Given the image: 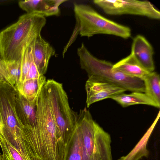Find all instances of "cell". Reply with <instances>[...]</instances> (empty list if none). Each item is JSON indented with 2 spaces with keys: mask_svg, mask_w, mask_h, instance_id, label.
<instances>
[{
  "mask_svg": "<svg viewBox=\"0 0 160 160\" xmlns=\"http://www.w3.org/2000/svg\"><path fill=\"white\" fill-rule=\"evenodd\" d=\"M36 126L30 135L31 143L39 156L48 160L64 157L67 147L56 126L44 86L37 99Z\"/></svg>",
  "mask_w": 160,
  "mask_h": 160,
  "instance_id": "obj_1",
  "label": "cell"
},
{
  "mask_svg": "<svg viewBox=\"0 0 160 160\" xmlns=\"http://www.w3.org/2000/svg\"><path fill=\"white\" fill-rule=\"evenodd\" d=\"M46 22L45 17L26 13L0 32V54L6 63L21 58L24 48L41 34Z\"/></svg>",
  "mask_w": 160,
  "mask_h": 160,
  "instance_id": "obj_2",
  "label": "cell"
},
{
  "mask_svg": "<svg viewBox=\"0 0 160 160\" xmlns=\"http://www.w3.org/2000/svg\"><path fill=\"white\" fill-rule=\"evenodd\" d=\"M81 68L87 72L88 78L102 79L127 91L144 92L142 80L129 77L113 69L111 62L92 55L82 43L77 49Z\"/></svg>",
  "mask_w": 160,
  "mask_h": 160,
  "instance_id": "obj_3",
  "label": "cell"
},
{
  "mask_svg": "<svg viewBox=\"0 0 160 160\" xmlns=\"http://www.w3.org/2000/svg\"><path fill=\"white\" fill-rule=\"evenodd\" d=\"M82 138L83 160H112L110 134L93 119L85 107L78 114Z\"/></svg>",
  "mask_w": 160,
  "mask_h": 160,
  "instance_id": "obj_4",
  "label": "cell"
},
{
  "mask_svg": "<svg viewBox=\"0 0 160 160\" xmlns=\"http://www.w3.org/2000/svg\"><path fill=\"white\" fill-rule=\"evenodd\" d=\"M44 87L56 124L68 148L77 125L78 114L70 107L62 83L48 79Z\"/></svg>",
  "mask_w": 160,
  "mask_h": 160,
  "instance_id": "obj_5",
  "label": "cell"
},
{
  "mask_svg": "<svg viewBox=\"0 0 160 160\" xmlns=\"http://www.w3.org/2000/svg\"><path fill=\"white\" fill-rule=\"evenodd\" d=\"M76 23L73 32L90 37L99 34L114 35L126 39L131 35L130 28L102 16L90 6L75 3Z\"/></svg>",
  "mask_w": 160,
  "mask_h": 160,
  "instance_id": "obj_6",
  "label": "cell"
},
{
  "mask_svg": "<svg viewBox=\"0 0 160 160\" xmlns=\"http://www.w3.org/2000/svg\"><path fill=\"white\" fill-rule=\"evenodd\" d=\"M17 92L15 87L0 82V121L2 128L1 133L25 159L26 155L21 138L23 125L16 110Z\"/></svg>",
  "mask_w": 160,
  "mask_h": 160,
  "instance_id": "obj_7",
  "label": "cell"
},
{
  "mask_svg": "<svg viewBox=\"0 0 160 160\" xmlns=\"http://www.w3.org/2000/svg\"><path fill=\"white\" fill-rule=\"evenodd\" d=\"M94 3L106 14H132L159 19L160 12L150 2L136 0H95Z\"/></svg>",
  "mask_w": 160,
  "mask_h": 160,
  "instance_id": "obj_8",
  "label": "cell"
},
{
  "mask_svg": "<svg viewBox=\"0 0 160 160\" xmlns=\"http://www.w3.org/2000/svg\"><path fill=\"white\" fill-rule=\"evenodd\" d=\"M87 108L99 101L110 98L127 90L102 79L88 78L85 84Z\"/></svg>",
  "mask_w": 160,
  "mask_h": 160,
  "instance_id": "obj_9",
  "label": "cell"
},
{
  "mask_svg": "<svg viewBox=\"0 0 160 160\" xmlns=\"http://www.w3.org/2000/svg\"><path fill=\"white\" fill-rule=\"evenodd\" d=\"M33 61L40 75L46 73L50 58L56 55L54 48L41 37H37L31 44Z\"/></svg>",
  "mask_w": 160,
  "mask_h": 160,
  "instance_id": "obj_10",
  "label": "cell"
},
{
  "mask_svg": "<svg viewBox=\"0 0 160 160\" xmlns=\"http://www.w3.org/2000/svg\"><path fill=\"white\" fill-rule=\"evenodd\" d=\"M66 0H21L18 2L20 7L27 13H35L44 17L58 16L59 7Z\"/></svg>",
  "mask_w": 160,
  "mask_h": 160,
  "instance_id": "obj_11",
  "label": "cell"
},
{
  "mask_svg": "<svg viewBox=\"0 0 160 160\" xmlns=\"http://www.w3.org/2000/svg\"><path fill=\"white\" fill-rule=\"evenodd\" d=\"M153 48L143 36L138 35L133 39L131 52L138 62L149 72L154 71Z\"/></svg>",
  "mask_w": 160,
  "mask_h": 160,
  "instance_id": "obj_12",
  "label": "cell"
},
{
  "mask_svg": "<svg viewBox=\"0 0 160 160\" xmlns=\"http://www.w3.org/2000/svg\"><path fill=\"white\" fill-rule=\"evenodd\" d=\"M37 99L29 101L17 90L15 98L16 110L18 117L23 126H36Z\"/></svg>",
  "mask_w": 160,
  "mask_h": 160,
  "instance_id": "obj_13",
  "label": "cell"
},
{
  "mask_svg": "<svg viewBox=\"0 0 160 160\" xmlns=\"http://www.w3.org/2000/svg\"><path fill=\"white\" fill-rule=\"evenodd\" d=\"M113 69L132 78L143 81L151 72L145 69L136 60L132 53L113 64Z\"/></svg>",
  "mask_w": 160,
  "mask_h": 160,
  "instance_id": "obj_14",
  "label": "cell"
},
{
  "mask_svg": "<svg viewBox=\"0 0 160 160\" xmlns=\"http://www.w3.org/2000/svg\"><path fill=\"white\" fill-rule=\"evenodd\" d=\"M111 98L124 108L141 104L151 106L158 108L160 107V106L144 92H133L129 94L122 93L115 95Z\"/></svg>",
  "mask_w": 160,
  "mask_h": 160,
  "instance_id": "obj_15",
  "label": "cell"
},
{
  "mask_svg": "<svg viewBox=\"0 0 160 160\" xmlns=\"http://www.w3.org/2000/svg\"><path fill=\"white\" fill-rule=\"evenodd\" d=\"M46 80L44 75L39 78L28 79L19 82L16 87L19 93L29 101L36 100Z\"/></svg>",
  "mask_w": 160,
  "mask_h": 160,
  "instance_id": "obj_16",
  "label": "cell"
},
{
  "mask_svg": "<svg viewBox=\"0 0 160 160\" xmlns=\"http://www.w3.org/2000/svg\"><path fill=\"white\" fill-rule=\"evenodd\" d=\"M160 116V112L153 123L133 149L126 155L117 160H139L142 158H148L149 152L147 148L148 139Z\"/></svg>",
  "mask_w": 160,
  "mask_h": 160,
  "instance_id": "obj_17",
  "label": "cell"
},
{
  "mask_svg": "<svg viewBox=\"0 0 160 160\" xmlns=\"http://www.w3.org/2000/svg\"><path fill=\"white\" fill-rule=\"evenodd\" d=\"M82 134L77 125L68 146L66 160H83Z\"/></svg>",
  "mask_w": 160,
  "mask_h": 160,
  "instance_id": "obj_18",
  "label": "cell"
},
{
  "mask_svg": "<svg viewBox=\"0 0 160 160\" xmlns=\"http://www.w3.org/2000/svg\"><path fill=\"white\" fill-rule=\"evenodd\" d=\"M144 93L160 106V78L157 72H150L143 80Z\"/></svg>",
  "mask_w": 160,
  "mask_h": 160,
  "instance_id": "obj_19",
  "label": "cell"
},
{
  "mask_svg": "<svg viewBox=\"0 0 160 160\" xmlns=\"http://www.w3.org/2000/svg\"><path fill=\"white\" fill-rule=\"evenodd\" d=\"M0 146L4 160H24L18 151L0 133Z\"/></svg>",
  "mask_w": 160,
  "mask_h": 160,
  "instance_id": "obj_20",
  "label": "cell"
},
{
  "mask_svg": "<svg viewBox=\"0 0 160 160\" xmlns=\"http://www.w3.org/2000/svg\"><path fill=\"white\" fill-rule=\"evenodd\" d=\"M32 59V49L30 44L23 49L21 56V72L19 82H22L24 81L29 70Z\"/></svg>",
  "mask_w": 160,
  "mask_h": 160,
  "instance_id": "obj_21",
  "label": "cell"
},
{
  "mask_svg": "<svg viewBox=\"0 0 160 160\" xmlns=\"http://www.w3.org/2000/svg\"><path fill=\"white\" fill-rule=\"evenodd\" d=\"M6 63L12 84L16 88L20 82L21 72V58L17 61Z\"/></svg>",
  "mask_w": 160,
  "mask_h": 160,
  "instance_id": "obj_22",
  "label": "cell"
},
{
  "mask_svg": "<svg viewBox=\"0 0 160 160\" xmlns=\"http://www.w3.org/2000/svg\"><path fill=\"white\" fill-rule=\"evenodd\" d=\"M0 82H7L13 86L7 69L6 62L0 54Z\"/></svg>",
  "mask_w": 160,
  "mask_h": 160,
  "instance_id": "obj_23",
  "label": "cell"
},
{
  "mask_svg": "<svg viewBox=\"0 0 160 160\" xmlns=\"http://www.w3.org/2000/svg\"><path fill=\"white\" fill-rule=\"evenodd\" d=\"M41 76L32 59L29 70L24 81L28 79H38Z\"/></svg>",
  "mask_w": 160,
  "mask_h": 160,
  "instance_id": "obj_24",
  "label": "cell"
},
{
  "mask_svg": "<svg viewBox=\"0 0 160 160\" xmlns=\"http://www.w3.org/2000/svg\"><path fill=\"white\" fill-rule=\"evenodd\" d=\"M0 160H4L2 154L0 152Z\"/></svg>",
  "mask_w": 160,
  "mask_h": 160,
  "instance_id": "obj_25",
  "label": "cell"
},
{
  "mask_svg": "<svg viewBox=\"0 0 160 160\" xmlns=\"http://www.w3.org/2000/svg\"><path fill=\"white\" fill-rule=\"evenodd\" d=\"M2 127L0 121V133H1L2 129Z\"/></svg>",
  "mask_w": 160,
  "mask_h": 160,
  "instance_id": "obj_26",
  "label": "cell"
},
{
  "mask_svg": "<svg viewBox=\"0 0 160 160\" xmlns=\"http://www.w3.org/2000/svg\"><path fill=\"white\" fill-rule=\"evenodd\" d=\"M32 160H40L39 159H34Z\"/></svg>",
  "mask_w": 160,
  "mask_h": 160,
  "instance_id": "obj_27",
  "label": "cell"
}]
</instances>
